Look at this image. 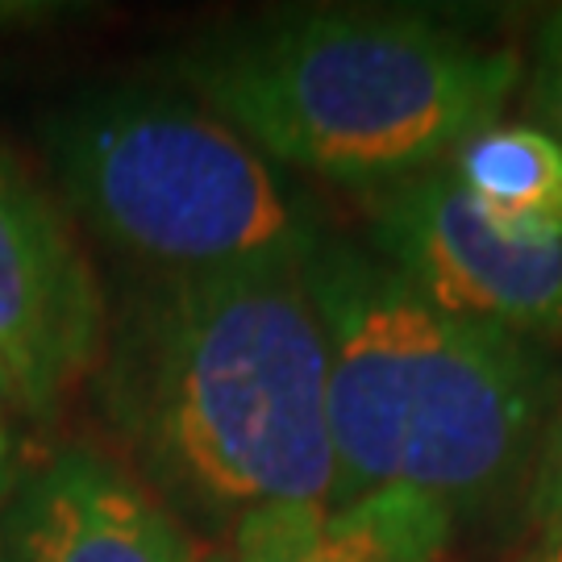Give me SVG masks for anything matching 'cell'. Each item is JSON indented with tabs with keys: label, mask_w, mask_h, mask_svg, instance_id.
Returning a JSON list of instances; mask_svg holds the SVG:
<instances>
[{
	"label": "cell",
	"mask_w": 562,
	"mask_h": 562,
	"mask_svg": "<svg viewBox=\"0 0 562 562\" xmlns=\"http://www.w3.org/2000/svg\"><path fill=\"white\" fill-rule=\"evenodd\" d=\"M92 392L188 529L229 533L334 496L325 334L301 262L142 271L109 317Z\"/></svg>",
	"instance_id": "cell-1"
},
{
	"label": "cell",
	"mask_w": 562,
	"mask_h": 562,
	"mask_svg": "<svg viewBox=\"0 0 562 562\" xmlns=\"http://www.w3.org/2000/svg\"><path fill=\"white\" fill-rule=\"evenodd\" d=\"M301 276L325 334L329 504L404 487L475 521L529 483L562 392L538 341L446 313L359 241L325 234Z\"/></svg>",
	"instance_id": "cell-2"
},
{
	"label": "cell",
	"mask_w": 562,
	"mask_h": 562,
	"mask_svg": "<svg viewBox=\"0 0 562 562\" xmlns=\"http://www.w3.org/2000/svg\"><path fill=\"white\" fill-rule=\"evenodd\" d=\"M171 71L262 159L367 192L459 155L525 67L425 13L280 9L183 42Z\"/></svg>",
	"instance_id": "cell-3"
},
{
	"label": "cell",
	"mask_w": 562,
	"mask_h": 562,
	"mask_svg": "<svg viewBox=\"0 0 562 562\" xmlns=\"http://www.w3.org/2000/svg\"><path fill=\"white\" fill-rule=\"evenodd\" d=\"M63 201L146 271L304 262L325 238L308 204L180 83L113 80L38 117Z\"/></svg>",
	"instance_id": "cell-4"
},
{
	"label": "cell",
	"mask_w": 562,
	"mask_h": 562,
	"mask_svg": "<svg viewBox=\"0 0 562 562\" xmlns=\"http://www.w3.org/2000/svg\"><path fill=\"white\" fill-rule=\"evenodd\" d=\"M367 241L425 301L525 341H562V241L492 222L450 167L362 192Z\"/></svg>",
	"instance_id": "cell-5"
},
{
	"label": "cell",
	"mask_w": 562,
	"mask_h": 562,
	"mask_svg": "<svg viewBox=\"0 0 562 562\" xmlns=\"http://www.w3.org/2000/svg\"><path fill=\"white\" fill-rule=\"evenodd\" d=\"M104 296L55 201L0 146V396L46 422L104 350Z\"/></svg>",
	"instance_id": "cell-6"
},
{
	"label": "cell",
	"mask_w": 562,
	"mask_h": 562,
	"mask_svg": "<svg viewBox=\"0 0 562 562\" xmlns=\"http://www.w3.org/2000/svg\"><path fill=\"white\" fill-rule=\"evenodd\" d=\"M0 562H204L192 529L146 483L67 446L0 513Z\"/></svg>",
	"instance_id": "cell-7"
},
{
	"label": "cell",
	"mask_w": 562,
	"mask_h": 562,
	"mask_svg": "<svg viewBox=\"0 0 562 562\" xmlns=\"http://www.w3.org/2000/svg\"><path fill=\"white\" fill-rule=\"evenodd\" d=\"M450 176L517 238L562 241V146L542 125H487L459 146Z\"/></svg>",
	"instance_id": "cell-8"
},
{
	"label": "cell",
	"mask_w": 562,
	"mask_h": 562,
	"mask_svg": "<svg viewBox=\"0 0 562 562\" xmlns=\"http://www.w3.org/2000/svg\"><path fill=\"white\" fill-rule=\"evenodd\" d=\"M529 113L533 125L554 134L562 146V4L550 9L533 34L529 59Z\"/></svg>",
	"instance_id": "cell-9"
},
{
	"label": "cell",
	"mask_w": 562,
	"mask_h": 562,
	"mask_svg": "<svg viewBox=\"0 0 562 562\" xmlns=\"http://www.w3.org/2000/svg\"><path fill=\"white\" fill-rule=\"evenodd\" d=\"M529 513L542 529H562V413L546 429L529 475Z\"/></svg>",
	"instance_id": "cell-10"
},
{
	"label": "cell",
	"mask_w": 562,
	"mask_h": 562,
	"mask_svg": "<svg viewBox=\"0 0 562 562\" xmlns=\"http://www.w3.org/2000/svg\"><path fill=\"white\" fill-rule=\"evenodd\" d=\"M521 562H562V529H542V538Z\"/></svg>",
	"instance_id": "cell-11"
},
{
	"label": "cell",
	"mask_w": 562,
	"mask_h": 562,
	"mask_svg": "<svg viewBox=\"0 0 562 562\" xmlns=\"http://www.w3.org/2000/svg\"><path fill=\"white\" fill-rule=\"evenodd\" d=\"M229 562H317L304 554H250V559H229Z\"/></svg>",
	"instance_id": "cell-12"
},
{
	"label": "cell",
	"mask_w": 562,
	"mask_h": 562,
	"mask_svg": "<svg viewBox=\"0 0 562 562\" xmlns=\"http://www.w3.org/2000/svg\"><path fill=\"white\" fill-rule=\"evenodd\" d=\"M9 459V413H4V396H0V467Z\"/></svg>",
	"instance_id": "cell-13"
}]
</instances>
